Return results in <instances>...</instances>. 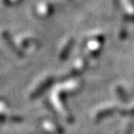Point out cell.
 <instances>
[{
  "mask_svg": "<svg viewBox=\"0 0 134 134\" xmlns=\"http://www.w3.org/2000/svg\"><path fill=\"white\" fill-rule=\"evenodd\" d=\"M116 111H117V108H115V107L104 109V110H103V111L99 112V114H97L96 120L100 121V120H102L103 118H104V117L109 116V115H114Z\"/></svg>",
  "mask_w": 134,
  "mask_h": 134,
  "instance_id": "obj_2",
  "label": "cell"
},
{
  "mask_svg": "<svg viewBox=\"0 0 134 134\" xmlns=\"http://www.w3.org/2000/svg\"><path fill=\"white\" fill-rule=\"evenodd\" d=\"M2 37H3V39L5 40V42H6L7 44L8 45V47H9V48H10L15 53H17V54L20 55V56H21V55H23L21 53V50H20L19 48H17V47L14 45V43H13V41H12V38H11V36H9V34L7 33V32H3V33H2Z\"/></svg>",
  "mask_w": 134,
  "mask_h": 134,
  "instance_id": "obj_1",
  "label": "cell"
},
{
  "mask_svg": "<svg viewBox=\"0 0 134 134\" xmlns=\"http://www.w3.org/2000/svg\"><path fill=\"white\" fill-rule=\"evenodd\" d=\"M127 114H131V115H134V108L132 109V110H130L129 113H127Z\"/></svg>",
  "mask_w": 134,
  "mask_h": 134,
  "instance_id": "obj_6",
  "label": "cell"
},
{
  "mask_svg": "<svg viewBox=\"0 0 134 134\" xmlns=\"http://www.w3.org/2000/svg\"><path fill=\"white\" fill-rule=\"evenodd\" d=\"M117 92L120 94V98H121L123 100H126V95H125V93H124V90H123V88H122L121 87L117 88Z\"/></svg>",
  "mask_w": 134,
  "mask_h": 134,
  "instance_id": "obj_4",
  "label": "cell"
},
{
  "mask_svg": "<svg viewBox=\"0 0 134 134\" xmlns=\"http://www.w3.org/2000/svg\"><path fill=\"white\" fill-rule=\"evenodd\" d=\"M126 20L131 21V23H134V15H131V16H127L126 17Z\"/></svg>",
  "mask_w": 134,
  "mask_h": 134,
  "instance_id": "obj_5",
  "label": "cell"
},
{
  "mask_svg": "<svg viewBox=\"0 0 134 134\" xmlns=\"http://www.w3.org/2000/svg\"><path fill=\"white\" fill-rule=\"evenodd\" d=\"M73 45H74V40L71 39L68 43L66 44V46L64 47V48L63 49V51H62L61 53V56H60V58H61V60H65V59L67 58V57L69 56L70 54V51H71L72 48H73Z\"/></svg>",
  "mask_w": 134,
  "mask_h": 134,
  "instance_id": "obj_3",
  "label": "cell"
}]
</instances>
